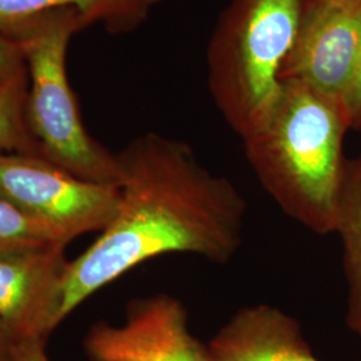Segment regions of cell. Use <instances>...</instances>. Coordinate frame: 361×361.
Returning <instances> with one entry per match:
<instances>
[{"instance_id":"6da1fadb","label":"cell","mask_w":361,"mask_h":361,"mask_svg":"<svg viewBox=\"0 0 361 361\" xmlns=\"http://www.w3.org/2000/svg\"><path fill=\"white\" fill-rule=\"evenodd\" d=\"M116 213L86 252L66 262L52 290L44 337L89 297L169 253L226 264L243 244L246 201L232 180L205 168L183 141L157 133L119 153Z\"/></svg>"},{"instance_id":"7a4b0ae2","label":"cell","mask_w":361,"mask_h":361,"mask_svg":"<svg viewBox=\"0 0 361 361\" xmlns=\"http://www.w3.org/2000/svg\"><path fill=\"white\" fill-rule=\"evenodd\" d=\"M348 129L338 99L285 80L267 126L244 141L265 192L289 219L320 235L335 233Z\"/></svg>"},{"instance_id":"3957f363","label":"cell","mask_w":361,"mask_h":361,"mask_svg":"<svg viewBox=\"0 0 361 361\" xmlns=\"http://www.w3.org/2000/svg\"><path fill=\"white\" fill-rule=\"evenodd\" d=\"M305 0H233L207 49L209 89L243 141L267 126L279 102L285 59Z\"/></svg>"},{"instance_id":"277c9868","label":"cell","mask_w":361,"mask_h":361,"mask_svg":"<svg viewBox=\"0 0 361 361\" xmlns=\"http://www.w3.org/2000/svg\"><path fill=\"white\" fill-rule=\"evenodd\" d=\"M85 22L71 10L38 13L6 35L22 46L28 70L26 116L40 157L83 180L118 185L116 154L86 129L67 77V47Z\"/></svg>"},{"instance_id":"5b68a950","label":"cell","mask_w":361,"mask_h":361,"mask_svg":"<svg viewBox=\"0 0 361 361\" xmlns=\"http://www.w3.org/2000/svg\"><path fill=\"white\" fill-rule=\"evenodd\" d=\"M0 197L68 244L104 231L116 213L119 188L83 180L37 155L0 154Z\"/></svg>"},{"instance_id":"8992f818","label":"cell","mask_w":361,"mask_h":361,"mask_svg":"<svg viewBox=\"0 0 361 361\" xmlns=\"http://www.w3.org/2000/svg\"><path fill=\"white\" fill-rule=\"evenodd\" d=\"M361 56V0H305L280 79L338 99Z\"/></svg>"},{"instance_id":"52a82bcc","label":"cell","mask_w":361,"mask_h":361,"mask_svg":"<svg viewBox=\"0 0 361 361\" xmlns=\"http://www.w3.org/2000/svg\"><path fill=\"white\" fill-rule=\"evenodd\" d=\"M90 361H213L189 329V313L169 293L131 300L121 325L97 323L85 338Z\"/></svg>"},{"instance_id":"ba28073f","label":"cell","mask_w":361,"mask_h":361,"mask_svg":"<svg viewBox=\"0 0 361 361\" xmlns=\"http://www.w3.org/2000/svg\"><path fill=\"white\" fill-rule=\"evenodd\" d=\"M65 249L50 245L0 253V325L16 341L46 340L44 316L67 262Z\"/></svg>"},{"instance_id":"9c48e42d","label":"cell","mask_w":361,"mask_h":361,"mask_svg":"<svg viewBox=\"0 0 361 361\" xmlns=\"http://www.w3.org/2000/svg\"><path fill=\"white\" fill-rule=\"evenodd\" d=\"M207 345L213 361H320L301 324L269 304L237 310Z\"/></svg>"},{"instance_id":"30bf717a","label":"cell","mask_w":361,"mask_h":361,"mask_svg":"<svg viewBox=\"0 0 361 361\" xmlns=\"http://www.w3.org/2000/svg\"><path fill=\"white\" fill-rule=\"evenodd\" d=\"M161 0H0V31L38 13L71 10L87 27L101 25L110 34L137 30Z\"/></svg>"},{"instance_id":"8fae6325","label":"cell","mask_w":361,"mask_h":361,"mask_svg":"<svg viewBox=\"0 0 361 361\" xmlns=\"http://www.w3.org/2000/svg\"><path fill=\"white\" fill-rule=\"evenodd\" d=\"M335 233L343 246V269L348 288L345 322L361 340V154L345 164Z\"/></svg>"},{"instance_id":"7c38bea8","label":"cell","mask_w":361,"mask_h":361,"mask_svg":"<svg viewBox=\"0 0 361 361\" xmlns=\"http://www.w3.org/2000/svg\"><path fill=\"white\" fill-rule=\"evenodd\" d=\"M28 73L0 83V154L40 157L27 123Z\"/></svg>"},{"instance_id":"4fadbf2b","label":"cell","mask_w":361,"mask_h":361,"mask_svg":"<svg viewBox=\"0 0 361 361\" xmlns=\"http://www.w3.org/2000/svg\"><path fill=\"white\" fill-rule=\"evenodd\" d=\"M50 245H67L51 229L30 219L0 197V253Z\"/></svg>"},{"instance_id":"5bb4252c","label":"cell","mask_w":361,"mask_h":361,"mask_svg":"<svg viewBox=\"0 0 361 361\" xmlns=\"http://www.w3.org/2000/svg\"><path fill=\"white\" fill-rule=\"evenodd\" d=\"M27 73L26 56L22 46L0 31V83L13 80Z\"/></svg>"},{"instance_id":"9a60e30c","label":"cell","mask_w":361,"mask_h":361,"mask_svg":"<svg viewBox=\"0 0 361 361\" xmlns=\"http://www.w3.org/2000/svg\"><path fill=\"white\" fill-rule=\"evenodd\" d=\"M350 129H361V56L348 89L341 98Z\"/></svg>"},{"instance_id":"2e32d148","label":"cell","mask_w":361,"mask_h":361,"mask_svg":"<svg viewBox=\"0 0 361 361\" xmlns=\"http://www.w3.org/2000/svg\"><path fill=\"white\" fill-rule=\"evenodd\" d=\"M44 338L30 337L18 343L15 361H49L44 350Z\"/></svg>"},{"instance_id":"e0dca14e","label":"cell","mask_w":361,"mask_h":361,"mask_svg":"<svg viewBox=\"0 0 361 361\" xmlns=\"http://www.w3.org/2000/svg\"><path fill=\"white\" fill-rule=\"evenodd\" d=\"M18 343L13 336L10 335L0 325V361H15Z\"/></svg>"}]
</instances>
